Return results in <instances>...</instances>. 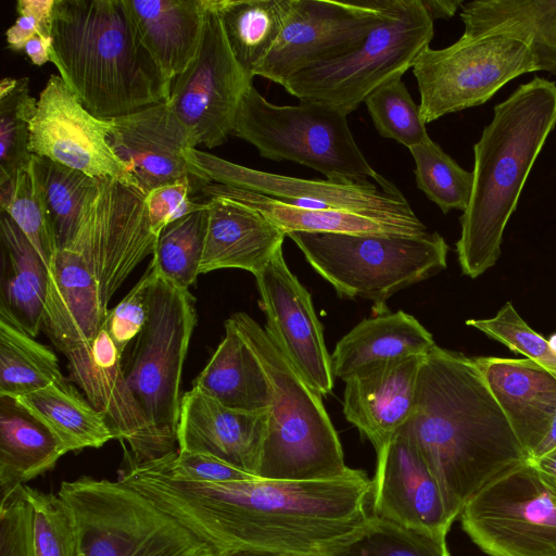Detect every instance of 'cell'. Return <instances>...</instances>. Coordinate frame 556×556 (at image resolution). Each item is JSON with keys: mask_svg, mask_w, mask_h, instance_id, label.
I'll use <instances>...</instances> for the list:
<instances>
[{"mask_svg": "<svg viewBox=\"0 0 556 556\" xmlns=\"http://www.w3.org/2000/svg\"><path fill=\"white\" fill-rule=\"evenodd\" d=\"M0 313L33 337L42 329L48 267L10 215L1 211Z\"/></svg>", "mask_w": 556, "mask_h": 556, "instance_id": "f546056e", "label": "cell"}, {"mask_svg": "<svg viewBox=\"0 0 556 556\" xmlns=\"http://www.w3.org/2000/svg\"><path fill=\"white\" fill-rule=\"evenodd\" d=\"M193 388L236 410L264 413L270 406L266 372L230 318L225 321L224 339L193 381Z\"/></svg>", "mask_w": 556, "mask_h": 556, "instance_id": "4dcf8cb0", "label": "cell"}, {"mask_svg": "<svg viewBox=\"0 0 556 556\" xmlns=\"http://www.w3.org/2000/svg\"><path fill=\"white\" fill-rule=\"evenodd\" d=\"M192 176L205 181L265 194L308 210H341L394 226L408 235L427 232L401 190L386 182H337L303 179L249 168L189 148L185 151Z\"/></svg>", "mask_w": 556, "mask_h": 556, "instance_id": "7c38bea8", "label": "cell"}, {"mask_svg": "<svg viewBox=\"0 0 556 556\" xmlns=\"http://www.w3.org/2000/svg\"><path fill=\"white\" fill-rule=\"evenodd\" d=\"M54 3L55 0H18L16 3L18 17L5 31L8 47L21 52L34 36L52 38Z\"/></svg>", "mask_w": 556, "mask_h": 556, "instance_id": "f907efd6", "label": "cell"}, {"mask_svg": "<svg viewBox=\"0 0 556 556\" xmlns=\"http://www.w3.org/2000/svg\"><path fill=\"white\" fill-rule=\"evenodd\" d=\"M459 16L468 37L503 35L523 42L538 71L556 75V0H475Z\"/></svg>", "mask_w": 556, "mask_h": 556, "instance_id": "f1b7e54d", "label": "cell"}, {"mask_svg": "<svg viewBox=\"0 0 556 556\" xmlns=\"http://www.w3.org/2000/svg\"><path fill=\"white\" fill-rule=\"evenodd\" d=\"M466 324L506 345L515 353L525 355L556 377V351L548 340L535 332L507 302L495 316L486 319H469Z\"/></svg>", "mask_w": 556, "mask_h": 556, "instance_id": "ee69618b", "label": "cell"}, {"mask_svg": "<svg viewBox=\"0 0 556 556\" xmlns=\"http://www.w3.org/2000/svg\"><path fill=\"white\" fill-rule=\"evenodd\" d=\"M341 556H451L446 534L408 528L370 514L365 532Z\"/></svg>", "mask_w": 556, "mask_h": 556, "instance_id": "b9f144b4", "label": "cell"}, {"mask_svg": "<svg viewBox=\"0 0 556 556\" xmlns=\"http://www.w3.org/2000/svg\"><path fill=\"white\" fill-rule=\"evenodd\" d=\"M195 324L189 290L155 275L147 323L123 370L164 457L178 451L180 381Z\"/></svg>", "mask_w": 556, "mask_h": 556, "instance_id": "30bf717a", "label": "cell"}, {"mask_svg": "<svg viewBox=\"0 0 556 556\" xmlns=\"http://www.w3.org/2000/svg\"><path fill=\"white\" fill-rule=\"evenodd\" d=\"M192 176L173 184L152 189L146 194L144 203L152 233L156 237L170 223L193 212L207 208V202L193 201Z\"/></svg>", "mask_w": 556, "mask_h": 556, "instance_id": "c3c4849f", "label": "cell"}, {"mask_svg": "<svg viewBox=\"0 0 556 556\" xmlns=\"http://www.w3.org/2000/svg\"><path fill=\"white\" fill-rule=\"evenodd\" d=\"M144 199L136 187L100 178L72 241L90 261L106 309L137 265L153 254L156 237L150 228Z\"/></svg>", "mask_w": 556, "mask_h": 556, "instance_id": "2e32d148", "label": "cell"}, {"mask_svg": "<svg viewBox=\"0 0 556 556\" xmlns=\"http://www.w3.org/2000/svg\"><path fill=\"white\" fill-rule=\"evenodd\" d=\"M93 267L74 242L58 250L48 268L42 329L62 352L92 341L104 324Z\"/></svg>", "mask_w": 556, "mask_h": 556, "instance_id": "603a6c76", "label": "cell"}, {"mask_svg": "<svg viewBox=\"0 0 556 556\" xmlns=\"http://www.w3.org/2000/svg\"><path fill=\"white\" fill-rule=\"evenodd\" d=\"M379 20L377 0H288L280 35L255 76L283 86L303 70L357 50Z\"/></svg>", "mask_w": 556, "mask_h": 556, "instance_id": "9a60e30c", "label": "cell"}, {"mask_svg": "<svg viewBox=\"0 0 556 556\" xmlns=\"http://www.w3.org/2000/svg\"><path fill=\"white\" fill-rule=\"evenodd\" d=\"M66 381L54 352L0 313V395L20 399Z\"/></svg>", "mask_w": 556, "mask_h": 556, "instance_id": "8d00e7d4", "label": "cell"}, {"mask_svg": "<svg viewBox=\"0 0 556 556\" xmlns=\"http://www.w3.org/2000/svg\"><path fill=\"white\" fill-rule=\"evenodd\" d=\"M262 364L271 389L257 477L314 481L346 475L337 431L317 394L250 315L229 317Z\"/></svg>", "mask_w": 556, "mask_h": 556, "instance_id": "5b68a950", "label": "cell"}, {"mask_svg": "<svg viewBox=\"0 0 556 556\" xmlns=\"http://www.w3.org/2000/svg\"><path fill=\"white\" fill-rule=\"evenodd\" d=\"M380 20L354 52L293 75L282 87L303 102L354 112L378 87L413 66L433 38L421 0H377Z\"/></svg>", "mask_w": 556, "mask_h": 556, "instance_id": "ba28073f", "label": "cell"}, {"mask_svg": "<svg viewBox=\"0 0 556 556\" xmlns=\"http://www.w3.org/2000/svg\"><path fill=\"white\" fill-rule=\"evenodd\" d=\"M4 212L14 220L49 268L58 252V245L29 169L18 176L13 201Z\"/></svg>", "mask_w": 556, "mask_h": 556, "instance_id": "f6af8a7d", "label": "cell"}, {"mask_svg": "<svg viewBox=\"0 0 556 556\" xmlns=\"http://www.w3.org/2000/svg\"><path fill=\"white\" fill-rule=\"evenodd\" d=\"M63 354L68 362V380L76 383L103 415L115 439L128 446L124 448L127 465L163 458L150 425L129 389L122 355L104 324L92 341Z\"/></svg>", "mask_w": 556, "mask_h": 556, "instance_id": "d6986e66", "label": "cell"}, {"mask_svg": "<svg viewBox=\"0 0 556 556\" xmlns=\"http://www.w3.org/2000/svg\"><path fill=\"white\" fill-rule=\"evenodd\" d=\"M473 359L528 458H535L556 417V377L528 358Z\"/></svg>", "mask_w": 556, "mask_h": 556, "instance_id": "d4e9b609", "label": "cell"}, {"mask_svg": "<svg viewBox=\"0 0 556 556\" xmlns=\"http://www.w3.org/2000/svg\"><path fill=\"white\" fill-rule=\"evenodd\" d=\"M37 99L29 93V79L3 78L0 84V179L14 182L29 169L30 122Z\"/></svg>", "mask_w": 556, "mask_h": 556, "instance_id": "f35d334b", "label": "cell"}, {"mask_svg": "<svg viewBox=\"0 0 556 556\" xmlns=\"http://www.w3.org/2000/svg\"><path fill=\"white\" fill-rule=\"evenodd\" d=\"M252 78L236 60L215 0H207L197 55L172 83L167 103L194 147L215 148L232 134L241 99Z\"/></svg>", "mask_w": 556, "mask_h": 556, "instance_id": "5bb4252c", "label": "cell"}, {"mask_svg": "<svg viewBox=\"0 0 556 556\" xmlns=\"http://www.w3.org/2000/svg\"><path fill=\"white\" fill-rule=\"evenodd\" d=\"M229 47L253 79L277 41L288 0H215Z\"/></svg>", "mask_w": 556, "mask_h": 556, "instance_id": "e575fe53", "label": "cell"}, {"mask_svg": "<svg viewBox=\"0 0 556 556\" xmlns=\"http://www.w3.org/2000/svg\"><path fill=\"white\" fill-rule=\"evenodd\" d=\"M154 279L155 273L150 264L127 295L106 313L104 327L121 355L128 343L140 334L147 323Z\"/></svg>", "mask_w": 556, "mask_h": 556, "instance_id": "bcb514c9", "label": "cell"}, {"mask_svg": "<svg viewBox=\"0 0 556 556\" xmlns=\"http://www.w3.org/2000/svg\"><path fill=\"white\" fill-rule=\"evenodd\" d=\"M422 358L392 361L345 382L343 414L376 453L412 416Z\"/></svg>", "mask_w": 556, "mask_h": 556, "instance_id": "cb8c5ba5", "label": "cell"}, {"mask_svg": "<svg viewBox=\"0 0 556 556\" xmlns=\"http://www.w3.org/2000/svg\"><path fill=\"white\" fill-rule=\"evenodd\" d=\"M254 277L268 336L317 394H330L336 378L323 327L309 292L289 269L282 249Z\"/></svg>", "mask_w": 556, "mask_h": 556, "instance_id": "ac0fdd59", "label": "cell"}, {"mask_svg": "<svg viewBox=\"0 0 556 556\" xmlns=\"http://www.w3.org/2000/svg\"><path fill=\"white\" fill-rule=\"evenodd\" d=\"M217 553L341 556L367 529L371 480L362 470L314 481L254 478L230 482L177 479L155 460L126 466L118 478Z\"/></svg>", "mask_w": 556, "mask_h": 556, "instance_id": "6da1fadb", "label": "cell"}, {"mask_svg": "<svg viewBox=\"0 0 556 556\" xmlns=\"http://www.w3.org/2000/svg\"><path fill=\"white\" fill-rule=\"evenodd\" d=\"M200 191L206 198H225L258 211L286 235L291 231H305L413 236L364 215L334 208H301L265 194L216 182L202 185Z\"/></svg>", "mask_w": 556, "mask_h": 556, "instance_id": "d6a6232c", "label": "cell"}, {"mask_svg": "<svg viewBox=\"0 0 556 556\" xmlns=\"http://www.w3.org/2000/svg\"><path fill=\"white\" fill-rule=\"evenodd\" d=\"M404 426L454 520L486 484L529 460L475 359L438 345L424 355Z\"/></svg>", "mask_w": 556, "mask_h": 556, "instance_id": "7a4b0ae2", "label": "cell"}, {"mask_svg": "<svg viewBox=\"0 0 556 556\" xmlns=\"http://www.w3.org/2000/svg\"><path fill=\"white\" fill-rule=\"evenodd\" d=\"M415 161L416 186L439 208L464 212L470 200L473 174L458 165L430 137L409 148Z\"/></svg>", "mask_w": 556, "mask_h": 556, "instance_id": "ab89813d", "label": "cell"}, {"mask_svg": "<svg viewBox=\"0 0 556 556\" xmlns=\"http://www.w3.org/2000/svg\"><path fill=\"white\" fill-rule=\"evenodd\" d=\"M29 172L51 223L58 250L73 241L99 179L33 154Z\"/></svg>", "mask_w": 556, "mask_h": 556, "instance_id": "d590c367", "label": "cell"}, {"mask_svg": "<svg viewBox=\"0 0 556 556\" xmlns=\"http://www.w3.org/2000/svg\"><path fill=\"white\" fill-rule=\"evenodd\" d=\"M208 219L200 274L238 268L255 275L282 249L286 232L258 211L207 198Z\"/></svg>", "mask_w": 556, "mask_h": 556, "instance_id": "484cf974", "label": "cell"}, {"mask_svg": "<svg viewBox=\"0 0 556 556\" xmlns=\"http://www.w3.org/2000/svg\"><path fill=\"white\" fill-rule=\"evenodd\" d=\"M67 452L18 399L0 395V490L10 492L54 468Z\"/></svg>", "mask_w": 556, "mask_h": 556, "instance_id": "1f68e13d", "label": "cell"}, {"mask_svg": "<svg viewBox=\"0 0 556 556\" xmlns=\"http://www.w3.org/2000/svg\"><path fill=\"white\" fill-rule=\"evenodd\" d=\"M0 556H35L33 507L24 485L1 493Z\"/></svg>", "mask_w": 556, "mask_h": 556, "instance_id": "7dc6e473", "label": "cell"}, {"mask_svg": "<svg viewBox=\"0 0 556 556\" xmlns=\"http://www.w3.org/2000/svg\"><path fill=\"white\" fill-rule=\"evenodd\" d=\"M267 430V412L228 408L192 388L181 399L178 451L216 457L257 477Z\"/></svg>", "mask_w": 556, "mask_h": 556, "instance_id": "7402d4cb", "label": "cell"}, {"mask_svg": "<svg viewBox=\"0 0 556 556\" xmlns=\"http://www.w3.org/2000/svg\"><path fill=\"white\" fill-rule=\"evenodd\" d=\"M50 61L100 119L165 102L172 85L143 46L126 0H55Z\"/></svg>", "mask_w": 556, "mask_h": 556, "instance_id": "277c9868", "label": "cell"}, {"mask_svg": "<svg viewBox=\"0 0 556 556\" xmlns=\"http://www.w3.org/2000/svg\"><path fill=\"white\" fill-rule=\"evenodd\" d=\"M458 517L489 556H556V496L529 460L486 484Z\"/></svg>", "mask_w": 556, "mask_h": 556, "instance_id": "4fadbf2b", "label": "cell"}, {"mask_svg": "<svg viewBox=\"0 0 556 556\" xmlns=\"http://www.w3.org/2000/svg\"><path fill=\"white\" fill-rule=\"evenodd\" d=\"M376 454L371 515L408 528L447 534L454 519L405 426Z\"/></svg>", "mask_w": 556, "mask_h": 556, "instance_id": "ffe728a7", "label": "cell"}, {"mask_svg": "<svg viewBox=\"0 0 556 556\" xmlns=\"http://www.w3.org/2000/svg\"><path fill=\"white\" fill-rule=\"evenodd\" d=\"M548 341H549V343H551L552 348L556 351V334H555V336H553V337L551 338V340H548Z\"/></svg>", "mask_w": 556, "mask_h": 556, "instance_id": "9f6ffc18", "label": "cell"}, {"mask_svg": "<svg viewBox=\"0 0 556 556\" xmlns=\"http://www.w3.org/2000/svg\"><path fill=\"white\" fill-rule=\"evenodd\" d=\"M207 208L186 215L161 231L150 263L156 277L181 289L189 290L194 283L204 252Z\"/></svg>", "mask_w": 556, "mask_h": 556, "instance_id": "74e56055", "label": "cell"}, {"mask_svg": "<svg viewBox=\"0 0 556 556\" xmlns=\"http://www.w3.org/2000/svg\"><path fill=\"white\" fill-rule=\"evenodd\" d=\"M139 37L167 83L200 47L207 0H126Z\"/></svg>", "mask_w": 556, "mask_h": 556, "instance_id": "83f0119b", "label": "cell"}, {"mask_svg": "<svg viewBox=\"0 0 556 556\" xmlns=\"http://www.w3.org/2000/svg\"><path fill=\"white\" fill-rule=\"evenodd\" d=\"M421 3L432 21L448 20L465 3L463 0H421Z\"/></svg>", "mask_w": 556, "mask_h": 556, "instance_id": "db71d44e", "label": "cell"}, {"mask_svg": "<svg viewBox=\"0 0 556 556\" xmlns=\"http://www.w3.org/2000/svg\"><path fill=\"white\" fill-rule=\"evenodd\" d=\"M556 127V83L534 76L493 108L473 144V186L456 242L464 275L477 278L495 265L506 225L526 180Z\"/></svg>", "mask_w": 556, "mask_h": 556, "instance_id": "3957f363", "label": "cell"}, {"mask_svg": "<svg viewBox=\"0 0 556 556\" xmlns=\"http://www.w3.org/2000/svg\"><path fill=\"white\" fill-rule=\"evenodd\" d=\"M108 121L111 147L144 194L192 177L185 151L193 139L167 101Z\"/></svg>", "mask_w": 556, "mask_h": 556, "instance_id": "44dd1931", "label": "cell"}, {"mask_svg": "<svg viewBox=\"0 0 556 556\" xmlns=\"http://www.w3.org/2000/svg\"><path fill=\"white\" fill-rule=\"evenodd\" d=\"M170 476L193 482H230L258 478L216 457L177 451L155 460Z\"/></svg>", "mask_w": 556, "mask_h": 556, "instance_id": "681fc988", "label": "cell"}, {"mask_svg": "<svg viewBox=\"0 0 556 556\" xmlns=\"http://www.w3.org/2000/svg\"><path fill=\"white\" fill-rule=\"evenodd\" d=\"M529 462L534 466L545 485L556 496V448L539 458L529 459Z\"/></svg>", "mask_w": 556, "mask_h": 556, "instance_id": "816d5d0a", "label": "cell"}, {"mask_svg": "<svg viewBox=\"0 0 556 556\" xmlns=\"http://www.w3.org/2000/svg\"><path fill=\"white\" fill-rule=\"evenodd\" d=\"M58 494L77 522L80 556H217L216 551L122 481L83 476Z\"/></svg>", "mask_w": 556, "mask_h": 556, "instance_id": "9c48e42d", "label": "cell"}, {"mask_svg": "<svg viewBox=\"0 0 556 556\" xmlns=\"http://www.w3.org/2000/svg\"><path fill=\"white\" fill-rule=\"evenodd\" d=\"M33 507L35 556H80L78 528L71 506L59 495L24 484Z\"/></svg>", "mask_w": 556, "mask_h": 556, "instance_id": "7bdbcfd3", "label": "cell"}, {"mask_svg": "<svg viewBox=\"0 0 556 556\" xmlns=\"http://www.w3.org/2000/svg\"><path fill=\"white\" fill-rule=\"evenodd\" d=\"M232 135L251 143L260 155L292 161L337 182H386L354 140L346 115L316 102L277 105L251 85L244 92Z\"/></svg>", "mask_w": 556, "mask_h": 556, "instance_id": "52a82bcc", "label": "cell"}, {"mask_svg": "<svg viewBox=\"0 0 556 556\" xmlns=\"http://www.w3.org/2000/svg\"><path fill=\"white\" fill-rule=\"evenodd\" d=\"M314 270L341 298L374 302L376 315L387 300L446 267L448 245L438 232L417 236L291 231L287 233Z\"/></svg>", "mask_w": 556, "mask_h": 556, "instance_id": "8992f818", "label": "cell"}, {"mask_svg": "<svg viewBox=\"0 0 556 556\" xmlns=\"http://www.w3.org/2000/svg\"><path fill=\"white\" fill-rule=\"evenodd\" d=\"M412 68L426 124L481 105L510 80L538 71L528 47L503 35H462L443 49L428 46Z\"/></svg>", "mask_w": 556, "mask_h": 556, "instance_id": "8fae6325", "label": "cell"}, {"mask_svg": "<svg viewBox=\"0 0 556 556\" xmlns=\"http://www.w3.org/2000/svg\"><path fill=\"white\" fill-rule=\"evenodd\" d=\"M110 124L92 115L60 75H51L30 122L29 151L93 178L137 187L109 140Z\"/></svg>", "mask_w": 556, "mask_h": 556, "instance_id": "e0dca14e", "label": "cell"}, {"mask_svg": "<svg viewBox=\"0 0 556 556\" xmlns=\"http://www.w3.org/2000/svg\"><path fill=\"white\" fill-rule=\"evenodd\" d=\"M51 45L52 38L49 39L37 35L27 41L23 51L33 64L40 66L50 61Z\"/></svg>", "mask_w": 556, "mask_h": 556, "instance_id": "f5cc1de1", "label": "cell"}, {"mask_svg": "<svg viewBox=\"0 0 556 556\" xmlns=\"http://www.w3.org/2000/svg\"><path fill=\"white\" fill-rule=\"evenodd\" d=\"M434 345L432 334L414 316L403 311L376 315L338 341L331 354L332 372L346 382L386 363L425 355Z\"/></svg>", "mask_w": 556, "mask_h": 556, "instance_id": "4316f807", "label": "cell"}, {"mask_svg": "<svg viewBox=\"0 0 556 556\" xmlns=\"http://www.w3.org/2000/svg\"><path fill=\"white\" fill-rule=\"evenodd\" d=\"M217 556H281V555L271 554V553H267V552H260V551L233 549V551L225 552Z\"/></svg>", "mask_w": 556, "mask_h": 556, "instance_id": "11a10c76", "label": "cell"}, {"mask_svg": "<svg viewBox=\"0 0 556 556\" xmlns=\"http://www.w3.org/2000/svg\"><path fill=\"white\" fill-rule=\"evenodd\" d=\"M364 103L382 137L395 140L408 149L429 137L419 105L412 99L402 77L378 87Z\"/></svg>", "mask_w": 556, "mask_h": 556, "instance_id": "60d3db41", "label": "cell"}, {"mask_svg": "<svg viewBox=\"0 0 556 556\" xmlns=\"http://www.w3.org/2000/svg\"><path fill=\"white\" fill-rule=\"evenodd\" d=\"M18 400L49 428L67 453L98 448L115 439L103 415L68 381Z\"/></svg>", "mask_w": 556, "mask_h": 556, "instance_id": "836d02e7", "label": "cell"}]
</instances>
